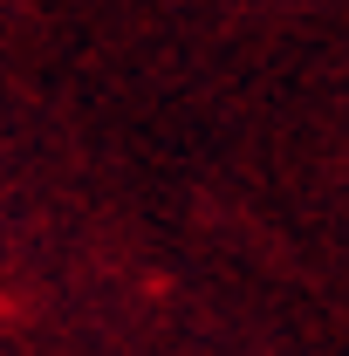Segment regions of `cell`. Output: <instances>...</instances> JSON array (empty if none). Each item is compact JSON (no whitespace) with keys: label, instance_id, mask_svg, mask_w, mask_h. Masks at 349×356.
Segmentation results:
<instances>
[]
</instances>
